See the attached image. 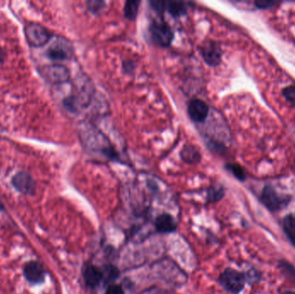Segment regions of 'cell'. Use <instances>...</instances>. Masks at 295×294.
<instances>
[{
  "label": "cell",
  "mask_w": 295,
  "mask_h": 294,
  "mask_svg": "<svg viewBox=\"0 0 295 294\" xmlns=\"http://www.w3.org/2000/svg\"><path fill=\"white\" fill-rule=\"evenodd\" d=\"M219 283L229 292L238 294L244 288L245 276L238 271L227 268L219 276Z\"/></svg>",
  "instance_id": "7a4b0ae2"
},
{
  "label": "cell",
  "mask_w": 295,
  "mask_h": 294,
  "mask_svg": "<svg viewBox=\"0 0 295 294\" xmlns=\"http://www.w3.org/2000/svg\"><path fill=\"white\" fill-rule=\"evenodd\" d=\"M105 294H124L123 290L120 285H111L107 288Z\"/></svg>",
  "instance_id": "d4e9b609"
},
{
  "label": "cell",
  "mask_w": 295,
  "mask_h": 294,
  "mask_svg": "<svg viewBox=\"0 0 295 294\" xmlns=\"http://www.w3.org/2000/svg\"><path fill=\"white\" fill-rule=\"evenodd\" d=\"M24 275L27 281L31 284H41L45 280V271L38 262L31 261L25 265Z\"/></svg>",
  "instance_id": "30bf717a"
},
{
  "label": "cell",
  "mask_w": 295,
  "mask_h": 294,
  "mask_svg": "<svg viewBox=\"0 0 295 294\" xmlns=\"http://www.w3.org/2000/svg\"><path fill=\"white\" fill-rule=\"evenodd\" d=\"M150 5L152 6L153 9L159 13H162L166 11V1H160V0L150 1Z\"/></svg>",
  "instance_id": "603a6c76"
},
{
  "label": "cell",
  "mask_w": 295,
  "mask_h": 294,
  "mask_svg": "<svg viewBox=\"0 0 295 294\" xmlns=\"http://www.w3.org/2000/svg\"><path fill=\"white\" fill-rule=\"evenodd\" d=\"M202 56L208 65L215 67L221 62L222 52L216 43L210 41L202 47Z\"/></svg>",
  "instance_id": "8fae6325"
},
{
  "label": "cell",
  "mask_w": 295,
  "mask_h": 294,
  "mask_svg": "<svg viewBox=\"0 0 295 294\" xmlns=\"http://www.w3.org/2000/svg\"><path fill=\"white\" fill-rule=\"evenodd\" d=\"M261 201L270 212H278L288 205L290 198L279 194L272 185H268L263 189Z\"/></svg>",
  "instance_id": "3957f363"
},
{
  "label": "cell",
  "mask_w": 295,
  "mask_h": 294,
  "mask_svg": "<svg viewBox=\"0 0 295 294\" xmlns=\"http://www.w3.org/2000/svg\"><path fill=\"white\" fill-rule=\"evenodd\" d=\"M12 185L17 191L23 194H34L35 183L28 173L21 172L16 174L12 180Z\"/></svg>",
  "instance_id": "ba28073f"
},
{
  "label": "cell",
  "mask_w": 295,
  "mask_h": 294,
  "mask_svg": "<svg viewBox=\"0 0 295 294\" xmlns=\"http://www.w3.org/2000/svg\"><path fill=\"white\" fill-rule=\"evenodd\" d=\"M139 6H140V1H138V0L127 1L124 5V8H123L125 18L129 20H135L138 16Z\"/></svg>",
  "instance_id": "e0dca14e"
},
{
  "label": "cell",
  "mask_w": 295,
  "mask_h": 294,
  "mask_svg": "<svg viewBox=\"0 0 295 294\" xmlns=\"http://www.w3.org/2000/svg\"><path fill=\"white\" fill-rule=\"evenodd\" d=\"M71 56L72 47L68 41L62 40L56 41V43H54L47 51L48 57L55 62H61L69 59Z\"/></svg>",
  "instance_id": "9c48e42d"
},
{
  "label": "cell",
  "mask_w": 295,
  "mask_h": 294,
  "mask_svg": "<svg viewBox=\"0 0 295 294\" xmlns=\"http://www.w3.org/2000/svg\"><path fill=\"white\" fill-rule=\"evenodd\" d=\"M188 6L189 4L186 2L168 1V2H166V11L170 12L173 17L178 18L187 13Z\"/></svg>",
  "instance_id": "5bb4252c"
},
{
  "label": "cell",
  "mask_w": 295,
  "mask_h": 294,
  "mask_svg": "<svg viewBox=\"0 0 295 294\" xmlns=\"http://www.w3.org/2000/svg\"><path fill=\"white\" fill-rule=\"evenodd\" d=\"M83 277L85 279V283L89 287H96L100 284L101 279H103L102 272H100L94 265L86 266L83 270Z\"/></svg>",
  "instance_id": "7c38bea8"
},
{
  "label": "cell",
  "mask_w": 295,
  "mask_h": 294,
  "mask_svg": "<svg viewBox=\"0 0 295 294\" xmlns=\"http://www.w3.org/2000/svg\"><path fill=\"white\" fill-rule=\"evenodd\" d=\"M188 114L191 119L197 124H202L207 119L210 114V108L201 100H191L187 107Z\"/></svg>",
  "instance_id": "52a82bcc"
},
{
  "label": "cell",
  "mask_w": 295,
  "mask_h": 294,
  "mask_svg": "<svg viewBox=\"0 0 295 294\" xmlns=\"http://www.w3.org/2000/svg\"><path fill=\"white\" fill-rule=\"evenodd\" d=\"M3 210H5V207H4L3 204L0 202V211H3Z\"/></svg>",
  "instance_id": "4316f807"
},
{
  "label": "cell",
  "mask_w": 295,
  "mask_h": 294,
  "mask_svg": "<svg viewBox=\"0 0 295 294\" xmlns=\"http://www.w3.org/2000/svg\"><path fill=\"white\" fill-rule=\"evenodd\" d=\"M88 9L94 13H98L105 7V3L103 1H88L87 2Z\"/></svg>",
  "instance_id": "44dd1931"
},
{
  "label": "cell",
  "mask_w": 295,
  "mask_h": 294,
  "mask_svg": "<svg viewBox=\"0 0 295 294\" xmlns=\"http://www.w3.org/2000/svg\"><path fill=\"white\" fill-rule=\"evenodd\" d=\"M155 228L159 232H174L176 229V221L170 214H161L158 216L155 221Z\"/></svg>",
  "instance_id": "4fadbf2b"
},
{
  "label": "cell",
  "mask_w": 295,
  "mask_h": 294,
  "mask_svg": "<svg viewBox=\"0 0 295 294\" xmlns=\"http://www.w3.org/2000/svg\"><path fill=\"white\" fill-rule=\"evenodd\" d=\"M255 5L258 9H269L272 8L273 6L276 5L274 1H267V0H260V1H256Z\"/></svg>",
  "instance_id": "cb8c5ba5"
},
{
  "label": "cell",
  "mask_w": 295,
  "mask_h": 294,
  "mask_svg": "<svg viewBox=\"0 0 295 294\" xmlns=\"http://www.w3.org/2000/svg\"><path fill=\"white\" fill-rule=\"evenodd\" d=\"M150 34L153 41L161 47H168L174 39L173 30L164 23H154L150 26Z\"/></svg>",
  "instance_id": "8992f818"
},
{
  "label": "cell",
  "mask_w": 295,
  "mask_h": 294,
  "mask_svg": "<svg viewBox=\"0 0 295 294\" xmlns=\"http://www.w3.org/2000/svg\"><path fill=\"white\" fill-rule=\"evenodd\" d=\"M284 232L287 238L295 247V217L293 215H286L282 222Z\"/></svg>",
  "instance_id": "9a60e30c"
},
{
  "label": "cell",
  "mask_w": 295,
  "mask_h": 294,
  "mask_svg": "<svg viewBox=\"0 0 295 294\" xmlns=\"http://www.w3.org/2000/svg\"><path fill=\"white\" fill-rule=\"evenodd\" d=\"M282 294H295V292L294 291H285V292Z\"/></svg>",
  "instance_id": "83f0119b"
},
{
  "label": "cell",
  "mask_w": 295,
  "mask_h": 294,
  "mask_svg": "<svg viewBox=\"0 0 295 294\" xmlns=\"http://www.w3.org/2000/svg\"><path fill=\"white\" fill-rule=\"evenodd\" d=\"M105 273H106V274H103V279L105 278V280H107V281H111V280H114L115 278L118 275V272H117V269L116 268H113V267H109V268H106L105 269Z\"/></svg>",
  "instance_id": "7402d4cb"
},
{
  "label": "cell",
  "mask_w": 295,
  "mask_h": 294,
  "mask_svg": "<svg viewBox=\"0 0 295 294\" xmlns=\"http://www.w3.org/2000/svg\"><path fill=\"white\" fill-rule=\"evenodd\" d=\"M282 94L289 103L295 106V85H290L284 88Z\"/></svg>",
  "instance_id": "ffe728a7"
},
{
  "label": "cell",
  "mask_w": 295,
  "mask_h": 294,
  "mask_svg": "<svg viewBox=\"0 0 295 294\" xmlns=\"http://www.w3.org/2000/svg\"><path fill=\"white\" fill-rule=\"evenodd\" d=\"M41 75L51 84H62L70 79L69 70L61 64L44 66L41 68Z\"/></svg>",
  "instance_id": "277c9868"
},
{
  "label": "cell",
  "mask_w": 295,
  "mask_h": 294,
  "mask_svg": "<svg viewBox=\"0 0 295 294\" xmlns=\"http://www.w3.org/2000/svg\"><path fill=\"white\" fill-rule=\"evenodd\" d=\"M181 157L184 160L185 162L189 163V164H194L200 161V154L199 150H197L195 147L192 145H188L183 149L181 151Z\"/></svg>",
  "instance_id": "2e32d148"
},
{
  "label": "cell",
  "mask_w": 295,
  "mask_h": 294,
  "mask_svg": "<svg viewBox=\"0 0 295 294\" xmlns=\"http://www.w3.org/2000/svg\"><path fill=\"white\" fill-rule=\"evenodd\" d=\"M226 168L228 169L229 171H231L234 176L237 178V180H241V181H243L245 180L246 174L244 173V170H243V168L237 164H228L226 165Z\"/></svg>",
  "instance_id": "d6986e66"
},
{
  "label": "cell",
  "mask_w": 295,
  "mask_h": 294,
  "mask_svg": "<svg viewBox=\"0 0 295 294\" xmlns=\"http://www.w3.org/2000/svg\"><path fill=\"white\" fill-rule=\"evenodd\" d=\"M24 35L29 46L43 47L52 38V33L45 27L36 23H29L24 28Z\"/></svg>",
  "instance_id": "6da1fadb"
},
{
  "label": "cell",
  "mask_w": 295,
  "mask_h": 294,
  "mask_svg": "<svg viewBox=\"0 0 295 294\" xmlns=\"http://www.w3.org/2000/svg\"><path fill=\"white\" fill-rule=\"evenodd\" d=\"M5 59H6V52L4 51L2 47H0V64L3 63Z\"/></svg>",
  "instance_id": "484cf974"
},
{
  "label": "cell",
  "mask_w": 295,
  "mask_h": 294,
  "mask_svg": "<svg viewBox=\"0 0 295 294\" xmlns=\"http://www.w3.org/2000/svg\"><path fill=\"white\" fill-rule=\"evenodd\" d=\"M83 137L85 140L86 145L91 150H99L105 155L112 156L111 147L106 138L98 130H94V128L93 130L92 129H88Z\"/></svg>",
  "instance_id": "5b68a950"
},
{
  "label": "cell",
  "mask_w": 295,
  "mask_h": 294,
  "mask_svg": "<svg viewBox=\"0 0 295 294\" xmlns=\"http://www.w3.org/2000/svg\"><path fill=\"white\" fill-rule=\"evenodd\" d=\"M224 196H225V191L221 186H219V185L212 186L208 191V200L210 202H217L221 200Z\"/></svg>",
  "instance_id": "ac0fdd59"
}]
</instances>
